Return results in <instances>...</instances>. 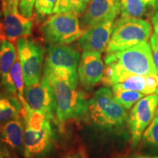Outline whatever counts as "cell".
<instances>
[{
	"label": "cell",
	"mask_w": 158,
	"mask_h": 158,
	"mask_svg": "<svg viewBox=\"0 0 158 158\" xmlns=\"http://www.w3.org/2000/svg\"><path fill=\"white\" fill-rule=\"evenodd\" d=\"M113 86L124 89L136 91L145 95L152 94L155 93L158 87V74L130 76L122 83Z\"/></svg>",
	"instance_id": "e0dca14e"
},
{
	"label": "cell",
	"mask_w": 158,
	"mask_h": 158,
	"mask_svg": "<svg viewBox=\"0 0 158 158\" xmlns=\"http://www.w3.org/2000/svg\"><path fill=\"white\" fill-rule=\"evenodd\" d=\"M24 124L21 116L0 124V141L15 152L23 155Z\"/></svg>",
	"instance_id": "2e32d148"
},
{
	"label": "cell",
	"mask_w": 158,
	"mask_h": 158,
	"mask_svg": "<svg viewBox=\"0 0 158 158\" xmlns=\"http://www.w3.org/2000/svg\"><path fill=\"white\" fill-rule=\"evenodd\" d=\"M158 106V94L144 96L138 100L128 115L127 124L131 135V146L135 149L141 142L143 132L155 117Z\"/></svg>",
	"instance_id": "52a82bcc"
},
{
	"label": "cell",
	"mask_w": 158,
	"mask_h": 158,
	"mask_svg": "<svg viewBox=\"0 0 158 158\" xmlns=\"http://www.w3.org/2000/svg\"><path fill=\"white\" fill-rule=\"evenodd\" d=\"M63 158H82L81 157V155L77 153H73V154H69V155H66Z\"/></svg>",
	"instance_id": "d6a6232c"
},
{
	"label": "cell",
	"mask_w": 158,
	"mask_h": 158,
	"mask_svg": "<svg viewBox=\"0 0 158 158\" xmlns=\"http://www.w3.org/2000/svg\"><path fill=\"white\" fill-rule=\"evenodd\" d=\"M87 117L96 127L108 131H118L128 121L127 109L114 98L108 86L97 90L88 102Z\"/></svg>",
	"instance_id": "3957f363"
},
{
	"label": "cell",
	"mask_w": 158,
	"mask_h": 158,
	"mask_svg": "<svg viewBox=\"0 0 158 158\" xmlns=\"http://www.w3.org/2000/svg\"><path fill=\"white\" fill-rule=\"evenodd\" d=\"M141 147L147 155H158V116L156 115L145 131L141 140Z\"/></svg>",
	"instance_id": "d6986e66"
},
{
	"label": "cell",
	"mask_w": 158,
	"mask_h": 158,
	"mask_svg": "<svg viewBox=\"0 0 158 158\" xmlns=\"http://www.w3.org/2000/svg\"><path fill=\"white\" fill-rule=\"evenodd\" d=\"M121 16L142 19L147 14V6L143 0H119Z\"/></svg>",
	"instance_id": "7402d4cb"
},
{
	"label": "cell",
	"mask_w": 158,
	"mask_h": 158,
	"mask_svg": "<svg viewBox=\"0 0 158 158\" xmlns=\"http://www.w3.org/2000/svg\"><path fill=\"white\" fill-rule=\"evenodd\" d=\"M24 97L31 109L45 114L52 121H55L56 102L48 81L43 76L40 81L30 86H25Z\"/></svg>",
	"instance_id": "ba28073f"
},
{
	"label": "cell",
	"mask_w": 158,
	"mask_h": 158,
	"mask_svg": "<svg viewBox=\"0 0 158 158\" xmlns=\"http://www.w3.org/2000/svg\"><path fill=\"white\" fill-rule=\"evenodd\" d=\"M90 0H56L52 13H74L81 16Z\"/></svg>",
	"instance_id": "ffe728a7"
},
{
	"label": "cell",
	"mask_w": 158,
	"mask_h": 158,
	"mask_svg": "<svg viewBox=\"0 0 158 158\" xmlns=\"http://www.w3.org/2000/svg\"><path fill=\"white\" fill-rule=\"evenodd\" d=\"M1 1L4 17L3 27L6 38L14 43L21 37L30 36L33 27L31 19L23 16L20 12L12 11L5 1Z\"/></svg>",
	"instance_id": "5bb4252c"
},
{
	"label": "cell",
	"mask_w": 158,
	"mask_h": 158,
	"mask_svg": "<svg viewBox=\"0 0 158 158\" xmlns=\"http://www.w3.org/2000/svg\"><path fill=\"white\" fill-rule=\"evenodd\" d=\"M152 23L154 29V34L158 37V9L155 10L152 16Z\"/></svg>",
	"instance_id": "4316f807"
},
{
	"label": "cell",
	"mask_w": 158,
	"mask_h": 158,
	"mask_svg": "<svg viewBox=\"0 0 158 158\" xmlns=\"http://www.w3.org/2000/svg\"><path fill=\"white\" fill-rule=\"evenodd\" d=\"M0 81H1V71H0Z\"/></svg>",
	"instance_id": "d590c367"
},
{
	"label": "cell",
	"mask_w": 158,
	"mask_h": 158,
	"mask_svg": "<svg viewBox=\"0 0 158 158\" xmlns=\"http://www.w3.org/2000/svg\"><path fill=\"white\" fill-rule=\"evenodd\" d=\"M130 158H158V155H147V154H134Z\"/></svg>",
	"instance_id": "f546056e"
},
{
	"label": "cell",
	"mask_w": 158,
	"mask_h": 158,
	"mask_svg": "<svg viewBox=\"0 0 158 158\" xmlns=\"http://www.w3.org/2000/svg\"><path fill=\"white\" fill-rule=\"evenodd\" d=\"M8 5L10 8L13 12H19V0H3Z\"/></svg>",
	"instance_id": "83f0119b"
},
{
	"label": "cell",
	"mask_w": 158,
	"mask_h": 158,
	"mask_svg": "<svg viewBox=\"0 0 158 158\" xmlns=\"http://www.w3.org/2000/svg\"><path fill=\"white\" fill-rule=\"evenodd\" d=\"M10 74L12 81H13V84L15 85V89H16V92H17L18 98H19V101L21 102V105H22L23 114L24 109L27 107V106H28V104H27V102L25 100V97H24L25 84H24V80H23V70H22L21 62H20L19 56H18V55H17L16 59H15L14 63H13V66H12Z\"/></svg>",
	"instance_id": "44dd1931"
},
{
	"label": "cell",
	"mask_w": 158,
	"mask_h": 158,
	"mask_svg": "<svg viewBox=\"0 0 158 158\" xmlns=\"http://www.w3.org/2000/svg\"><path fill=\"white\" fill-rule=\"evenodd\" d=\"M114 23V19L108 20L85 30L78 39L80 48L83 51L100 53L106 51L113 32Z\"/></svg>",
	"instance_id": "4fadbf2b"
},
{
	"label": "cell",
	"mask_w": 158,
	"mask_h": 158,
	"mask_svg": "<svg viewBox=\"0 0 158 158\" xmlns=\"http://www.w3.org/2000/svg\"><path fill=\"white\" fill-rule=\"evenodd\" d=\"M16 54L14 45L7 38L0 41V71H1V81L0 88L6 93L17 97V92L15 85L10 77V70L15 60ZM18 98V97H17Z\"/></svg>",
	"instance_id": "9a60e30c"
},
{
	"label": "cell",
	"mask_w": 158,
	"mask_h": 158,
	"mask_svg": "<svg viewBox=\"0 0 158 158\" xmlns=\"http://www.w3.org/2000/svg\"><path fill=\"white\" fill-rule=\"evenodd\" d=\"M147 7L156 10L158 9V0H143Z\"/></svg>",
	"instance_id": "f1b7e54d"
},
{
	"label": "cell",
	"mask_w": 158,
	"mask_h": 158,
	"mask_svg": "<svg viewBox=\"0 0 158 158\" xmlns=\"http://www.w3.org/2000/svg\"><path fill=\"white\" fill-rule=\"evenodd\" d=\"M1 17H2V13H1V12H0V19H1ZM4 38H6V37L5 35V31H4L3 23L2 24L1 22H0V41H1Z\"/></svg>",
	"instance_id": "1f68e13d"
},
{
	"label": "cell",
	"mask_w": 158,
	"mask_h": 158,
	"mask_svg": "<svg viewBox=\"0 0 158 158\" xmlns=\"http://www.w3.org/2000/svg\"><path fill=\"white\" fill-rule=\"evenodd\" d=\"M17 54L23 70L25 86L37 84L41 79L45 50L30 36L19 38L16 42Z\"/></svg>",
	"instance_id": "8992f818"
},
{
	"label": "cell",
	"mask_w": 158,
	"mask_h": 158,
	"mask_svg": "<svg viewBox=\"0 0 158 158\" xmlns=\"http://www.w3.org/2000/svg\"><path fill=\"white\" fill-rule=\"evenodd\" d=\"M104 70L102 53L83 51L78 68V76L79 82L85 89L91 90L101 81Z\"/></svg>",
	"instance_id": "7c38bea8"
},
{
	"label": "cell",
	"mask_w": 158,
	"mask_h": 158,
	"mask_svg": "<svg viewBox=\"0 0 158 158\" xmlns=\"http://www.w3.org/2000/svg\"><path fill=\"white\" fill-rule=\"evenodd\" d=\"M102 83L109 86L119 84L134 75L158 74L152 56L150 43L139 44L116 52L106 54Z\"/></svg>",
	"instance_id": "6da1fadb"
},
{
	"label": "cell",
	"mask_w": 158,
	"mask_h": 158,
	"mask_svg": "<svg viewBox=\"0 0 158 158\" xmlns=\"http://www.w3.org/2000/svg\"><path fill=\"white\" fill-rule=\"evenodd\" d=\"M155 93L158 94V87H157V90H156V92H155Z\"/></svg>",
	"instance_id": "e575fe53"
},
{
	"label": "cell",
	"mask_w": 158,
	"mask_h": 158,
	"mask_svg": "<svg viewBox=\"0 0 158 158\" xmlns=\"http://www.w3.org/2000/svg\"><path fill=\"white\" fill-rule=\"evenodd\" d=\"M7 151L6 150L2 143L0 141V158H6L7 157Z\"/></svg>",
	"instance_id": "4dcf8cb0"
},
{
	"label": "cell",
	"mask_w": 158,
	"mask_h": 158,
	"mask_svg": "<svg viewBox=\"0 0 158 158\" xmlns=\"http://www.w3.org/2000/svg\"><path fill=\"white\" fill-rule=\"evenodd\" d=\"M121 12L119 0H90L87 7L80 19L84 30L94 25L114 19Z\"/></svg>",
	"instance_id": "8fae6325"
},
{
	"label": "cell",
	"mask_w": 158,
	"mask_h": 158,
	"mask_svg": "<svg viewBox=\"0 0 158 158\" xmlns=\"http://www.w3.org/2000/svg\"><path fill=\"white\" fill-rule=\"evenodd\" d=\"M56 0H36L35 11L37 16L44 18L52 13Z\"/></svg>",
	"instance_id": "cb8c5ba5"
},
{
	"label": "cell",
	"mask_w": 158,
	"mask_h": 158,
	"mask_svg": "<svg viewBox=\"0 0 158 158\" xmlns=\"http://www.w3.org/2000/svg\"><path fill=\"white\" fill-rule=\"evenodd\" d=\"M150 45H151L152 52L154 62H155L158 73V37L154 33L150 37Z\"/></svg>",
	"instance_id": "484cf974"
},
{
	"label": "cell",
	"mask_w": 158,
	"mask_h": 158,
	"mask_svg": "<svg viewBox=\"0 0 158 158\" xmlns=\"http://www.w3.org/2000/svg\"><path fill=\"white\" fill-rule=\"evenodd\" d=\"M41 34L49 45H69L84 34L78 15L74 13H54L41 25Z\"/></svg>",
	"instance_id": "5b68a950"
},
{
	"label": "cell",
	"mask_w": 158,
	"mask_h": 158,
	"mask_svg": "<svg viewBox=\"0 0 158 158\" xmlns=\"http://www.w3.org/2000/svg\"><path fill=\"white\" fill-rule=\"evenodd\" d=\"M36 0H19V10L21 14L26 18L31 19Z\"/></svg>",
	"instance_id": "d4e9b609"
},
{
	"label": "cell",
	"mask_w": 158,
	"mask_h": 158,
	"mask_svg": "<svg viewBox=\"0 0 158 158\" xmlns=\"http://www.w3.org/2000/svg\"><path fill=\"white\" fill-rule=\"evenodd\" d=\"M81 54L78 48L70 45H49L43 69L78 73Z\"/></svg>",
	"instance_id": "30bf717a"
},
{
	"label": "cell",
	"mask_w": 158,
	"mask_h": 158,
	"mask_svg": "<svg viewBox=\"0 0 158 158\" xmlns=\"http://www.w3.org/2000/svg\"><path fill=\"white\" fill-rule=\"evenodd\" d=\"M112 92L116 101L127 110L130 109L138 100L145 96L144 94L136 91L124 89L114 86H112Z\"/></svg>",
	"instance_id": "603a6c76"
},
{
	"label": "cell",
	"mask_w": 158,
	"mask_h": 158,
	"mask_svg": "<svg viewBox=\"0 0 158 158\" xmlns=\"http://www.w3.org/2000/svg\"><path fill=\"white\" fill-rule=\"evenodd\" d=\"M23 116V107L19 98L13 94L0 92V124Z\"/></svg>",
	"instance_id": "ac0fdd59"
},
{
	"label": "cell",
	"mask_w": 158,
	"mask_h": 158,
	"mask_svg": "<svg viewBox=\"0 0 158 158\" xmlns=\"http://www.w3.org/2000/svg\"><path fill=\"white\" fill-rule=\"evenodd\" d=\"M43 76L50 84L56 102V116L60 125L87 116L88 102L78 89V73L43 69Z\"/></svg>",
	"instance_id": "7a4b0ae2"
},
{
	"label": "cell",
	"mask_w": 158,
	"mask_h": 158,
	"mask_svg": "<svg viewBox=\"0 0 158 158\" xmlns=\"http://www.w3.org/2000/svg\"><path fill=\"white\" fill-rule=\"evenodd\" d=\"M152 35V25L148 20L120 17L114 23L106 54L130 48L148 42Z\"/></svg>",
	"instance_id": "277c9868"
},
{
	"label": "cell",
	"mask_w": 158,
	"mask_h": 158,
	"mask_svg": "<svg viewBox=\"0 0 158 158\" xmlns=\"http://www.w3.org/2000/svg\"><path fill=\"white\" fill-rule=\"evenodd\" d=\"M51 122L41 128L24 127L23 156L25 158H40L50 151L55 136Z\"/></svg>",
	"instance_id": "9c48e42d"
},
{
	"label": "cell",
	"mask_w": 158,
	"mask_h": 158,
	"mask_svg": "<svg viewBox=\"0 0 158 158\" xmlns=\"http://www.w3.org/2000/svg\"><path fill=\"white\" fill-rule=\"evenodd\" d=\"M156 115L158 116V106H157V110H156Z\"/></svg>",
	"instance_id": "836d02e7"
}]
</instances>
